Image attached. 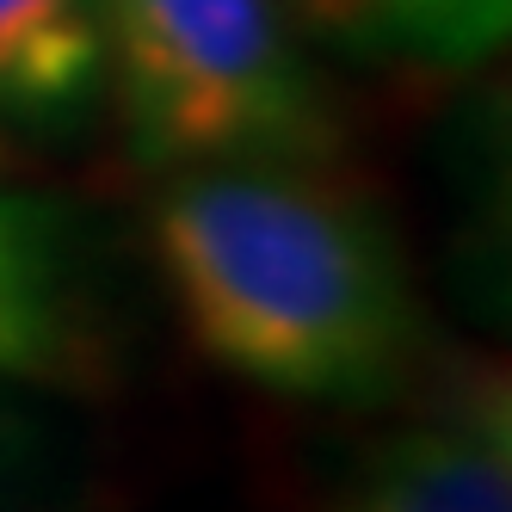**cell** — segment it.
Here are the masks:
<instances>
[{
	"label": "cell",
	"instance_id": "5b68a950",
	"mask_svg": "<svg viewBox=\"0 0 512 512\" xmlns=\"http://www.w3.org/2000/svg\"><path fill=\"white\" fill-rule=\"evenodd\" d=\"M315 38L364 62L475 68L512 31V0H297Z\"/></svg>",
	"mask_w": 512,
	"mask_h": 512
},
{
	"label": "cell",
	"instance_id": "277c9868",
	"mask_svg": "<svg viewBox=\"0 0 512 512\" xmlns=\"http://www.w3.org/2000/svg\"><path fill=\"white\" fill-rule=\"evenodd\" d=\"M327 512H512V408L500 371L377 438Z\"/></svg>",
	"mask_w": 512,
	"mask_h": 512
},
{
	"label": "cell",
	"instance_id": "6da1fadb",
	"mask_svg": "<svg viewBox=\"0 0 512 512\" xmlns=\"http://www.w3.org/2000/svg\"><path fill=\"white\" fill-rule=\"evenodd\" d=\"M155 266L192 346L272 395L377 401L420 358L389 223L303 155L179 167Z\"/></svg>",
	"mask_w": 512,
	"mask_h": 512
},
{
	"label": "cell",
	"instance_id": "7a4b0ae2",
	"mask_svg": "<svg viewBox=\"0 0 512 512\" xmlns=\"http://www.w3.org/2000/svg\"><path fill=\"white\" fill-rule=\"evenodd\" d=\"M136 161L204 167L327 149V112L284 0H93Z\"/></svg>",
	"mask_w": 512,
	"mask_h": 512
},
{
	"label": "cell",
	"instance_id": "8992f818",
	"mask_svg": "<svg viewBox=\"0 0 512 512\" xmlns=\"http://www.w3.org/2000/svg\"><path fill=\"white\" fill-rule=\"evenodd\" d=\"M99 81L93 0H0V118H75Z\"/></svg>",
	"mask_w": 512,
	"mask_h": 512
},
{
	"label": "cell",
	"instance_id": "3957f363",
	"mask_svg": "<svg viewBox=\"0 0 512 512\" xmlns=\"http://www.w3.org/2000/svg\"><path fill=\"white\" fill-rule=\"evenodd\" d=\"M105 358V303L81 216L31 192H0V377L93 383Z\"/></svg>",
	"mask_w": 512,
	"mask_h": 512
}]
</instances>
